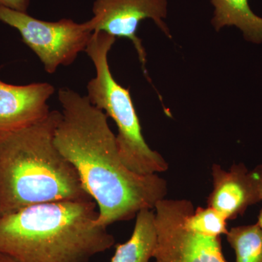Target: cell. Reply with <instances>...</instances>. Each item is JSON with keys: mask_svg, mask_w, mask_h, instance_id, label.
<instances>
[{"mask_svg": "<svg viewBox=\"0 0 262 262\" xmlns=\"http://www.w3.org/2000/svg\"><path fill=\"white\" fill-rule=\"evenodd\" d=\"M58 101L62 112L55 144L97 205L96 224L107 227L131 220L141 210L154 209L168 193L166 181L158 174L139 175L125 166L107 115L87 96L61 89Z\"/></svg>", "mask_w": 262, "mask_h": 262, "instance_id": "6da1fadb", "label": "cell"}, {"mask_svg": "<svg viewBox=\"0 0 262 262\" xmlns=\"http://www.w3.org/2000/svg\"><path fill=\"white\" fill-rule=\"evenodd\" d=\"M61 117L54 110L36 123L0 134V217L41 203L92 199L55 144Z\"/></svg>", "mask_w": 262, "mask_h": 262, "instance_id": "7a4b0ae2", "label": "cell"}, {"mask_svg": "<svg viewBox=\"0 0 262 262\" xmlns=\"http://www.w3.org/2000/svg\"><path fill=\"white\" fill-rule=\"evenodd\" d=\"M94 200L41 203L0 217V252L19 262H90L113 247Z\"/></svg>", "mask_w": 262, "mask_h": 262, "instance_id": "3957f363", "label": "cell"}, {"mask_svg": "<svg viewBox=\"0 0 262 262\" xmlns=\"http://www.w3.org/2000/svg\"><path fill=\"white\" fill-rule=\"evenodd\" d=\"M115 41L106 33H93L84 51L94 63L96 76L87 84L86 96L116 124L117 147L125 166L139 175L163 173L168 163L146 144L130 91L115 80L110 70L108 55Z\"/></svg>", "mask_w": 262, "mask_h": 262, "instance_id": "277c9868", "label": "cell"}, {"mask_svg": "<svg viewBox=\"0 0 262 262\" xmlns=\"http://www.w3.org/2000/svg\"><path fill=\"white\" fill-rule=\"evenodd\" d=\"M0 20L18 31L23 42L37 55L49 74L61 66H70L85 51L93 32L89 22L72 19L45 21L27 13L0 6Z\"/></svg>", "mask_w": 262, "mask_h": 262, "instance_id": "5b68a950", "label": "cell"}, {"mask_svg": "<svg viewBox=\"0 0 262 262\" xmlns=\"http://www.w3.org/2000/svg\"><path fill=\"white\" fill-rule=\"evenodd\" d=\"M155 262H227L220 237L196 233L185 226L194 211L188 200H161L155 205Z\"/></svg>", "mask_w": 262, "mask_h": 262, "instance_id": "8992f818", "label": "cell"}, {"mask_svg": "<svg viewBox=\"0 0 262 262\" xmlns=\"http://www.w3.org/2000/svg\"><path fill=\"white\" fill-rule=\"evenodd\" d=\"M93 14L88 20L93 32H105L115 38L130 40L149 79L146 70V53L137 30L143 20L151 19L167 37L171 38L165 22L168 15L167 0H95Z\"/></svg>", "mask_w": 262, "mask_h": 262, "instance_id": "52a82bcc", "label": "cell"}, {"mask_svg": "<svg viewBox=\"0 0 262 262\" xmlns=\"http://www.w3.org/2000/svg\"><path fill=\"white\" fill-rule=\"evenodd\" d=\"M213 190L208 206L220 212L227 220L243 215L248 207L261 201L257 167L249 170L244 163L233 164L226 170L219 164L212 165Z\"/></svg>", "mask_w": 262, "mask_h": 262, "instance_id": "ba28073f", "label": "cell"}, {"mask_svg": "<svg viewBox=\"0 0 262 262\" xmlns=\"http://www.w3.org/2000/svg\"><path fill=\"white\" fill-rule=\"evenodd\" d=\"M54 92V87L48 82L15 85L0 79V134L46 118L51 113L48 101Z\"/></svg>", "mask_w": 262, "mask_h": 262, "instance_id": "9c48e42d", "label": "cell"}, {"mask_svg": "<svg viewBox=\"0 0 262 262\" xmlns=\"http://www.w3.org/2000/svg\"><path fill=\"white\" fill-rule=\"evenodd\" d=\"M214 7L211 24L219 32L225 27H237L249 42H262V18L255 14L248 0H211Z\"/></svg>", "mask_w": 262, "mask_h": 262, "instance_id": "30bf717a", "label": "cell"}, {"mask_svg": "<svg viewBox=\"0 0 262 262\" xmlns=\"http://www.w3.org/2000/svg\"><path fill=\"white\" fill-rule=\"evenodd\" d=\"M154 209H142L136 215L130 238L117 245L111 262H149L157 244Z\"/></svg>", "mask_w": 262, "mask_h": 262, "instance_id": "8fae6325", "label": "cell"}, {"mask_svg": "<svg viewBox=\"0 0 262 262\" xmlns=\"http://www.w3.org/2000/svg\"><path fill=\"white\" fill-rule=\"evenodd\" d=\"M226 237L235 253V262H262V228L257 223L232 227Z\"/></svg>", "mask_w": 262, "mask_h": 262, "instance_id": "7c38bea8", "label": "cell"}, {"mask_svg": "<svg viewBox=\"0 0 262 262\" xmlns=\"http://www.w3.org/2000/svg\"><path fill=\"white\" fill-rule=\"evenodd\" d=\"M227 221L220 212L212 207H200L187 215L185 226L196 233L220 237L228 232Z\"/></svg>", "mask_w": 262, "mask_h": 262, "instance_id": "4fadbf2b", "label": "cell"}, {"mask_svg": "<svg viewBox=\"0 0 262 262\" xmlns=\"http://www.w3.org/2000/svg\"><path fill=\"white\" fill-rule=\"evenodd\" d=\"M30 0H0V6L10 9L27 13Z\"/></svg>", "mask_w": 262, "mask_h": 262, "instance_id": "5bb4252c", "label": "cell"}, {"mask_svg": "<svg viewBox=\"0 0 262 262\" xmlns=\"http://www.w3.org/2000/svg\"><path fill=\"white\" fill-rule=\"evenodd\" d=\"M258 169V189H259L260 198L262 201V166L259 165L257 167ZM258 225L262 228V209L258 215V222H256Z\"/></svg>", "mask_w": 262, "mask_h": 262, "instance_id": "9a60e30c", "label": "cell"}, {"mask_svg": "<svg viewBox=\"0 0 262 262\" xmlns=\"http://www.w3.org/2000/svg\"><path fill=\"white\" fill-rule=\"evenodd\" d=\"M0 262H19L12 256L0 252Z\"/></svg>", "mask_w": 262, "mask_h": 262, "instance_id": "2e32d148", "label": "cell"}]
</instances>
